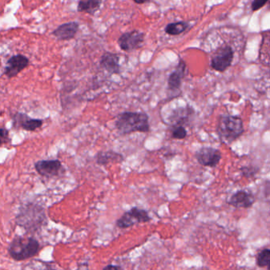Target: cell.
<instances>
[{
  "instance_id": "1",
  "label": "cell",
  "mask_w": 270,
  "mask_h": 270,
  "mask_svg": "<svg viewBox=\"0 0 270 270\" xmlns=\"http://www.w3.org/2000/svg\"><path fill=\"white\" fill-rule=\"evenodd\" d=\"M115 128L121 135L150 131L149 116L144 112H124L116 116Z\"/></svg>"
},
{
  "instance_id": "2",
  "label": "cell",
  "mask_w": 270,
  "mask_h": 270,
  "mask_svg": "<svg viewBox=\"0 0 270 270\" xmlns=\"http://www.w3.org/2000/svg\"><path fill=\"white\" fill-rule=\"evenodd\" d=\"M46 220L45 209L35 203H28L21 206L18 215L16 216V224L31 233L38 231Z\"/></svg>"
},
{
  "instance_id": "3",
  "label": "cell",
  "mask_w": 270,
  "mask_h": 270,
  "mask_svg": "<svg viewBox=\"0 0 270 270\" xmlns=\"http://www.w3.org/2000/svg\"><path fill=\"white\" fill-rule=\"evenodd\" d=\"M243 120L238 116L221 115L217 124L216 132L222 142L231 144L244 133Z\"/></svg>"
},
{
  "instance_id": "4",
  "label": "cell",
  "mask_w": 270,
  "mask_h": 270,
  "mask_svg": "<svg viewBox=\"0 0 270 270\" xmlns=\"http://www.w3.org/2000/svg\"><path fill=\"white\" fill-rule=\"evenodd\" d=\"M8 252L12 259L16 261H23L31 259L38 255L40 250L38 241L34 238L18 237L12 240L8 247Z\"/></svg>"
},
{
  "instance_id": "5",
  "label": "cell",
  "mask_w": 270,
  "mask_h": 270,
  "mask_svg": "<svg viewBox=\"0 0 270 270\" xmlns=\"http://www.w3.org/2000/svg\"><path fill=\"white\" fill-rule=\"evenodd\" d=\"M152 218L148 215L146 210L133 207L124 213L121 218L116 221V226L120 228H128L137 224L147 223L150 222Z\"/></svg>"
},
{
  "instance_id": "6",
  "label": "cell",
  "mask_w": 270,
  "mask_h": 270,
  "mask_svg": "<svg viewBox=\"0 0 270 270\" xmlns=\"http://www.w3.org/2000/svg\"><path fill=\"white\" fill-rule=\"evenodd\" d=\"M187 66L183 59H180L175 70L169 75L167 80V91L169 97L174 98L181 94L182 80L185 76Z\"/></svg>"
},
{
  "instance_id": "7",
  "label": "cell",
  "mask_w": 270,
  "mask_h": 270,
  "mask_svg": "<svg viewBox=\"0 0 270 270\" xmlns=\"http://www.w3.org/2000/svg\"><path fill=\"white\" fill-rule=\"evenodd\" d=\"M234 59V51L228 45L218 49L212 57L211 67L218 72H224L231 67Z\"/></svg>"
},
{
  "instance_id": "8",
  "label": "cell",
  "mask_w": 270,
  "mask_h": 270,
  "mask_svg": "<svg viewBox=\"0 0 270 270\" xmlns=\"http://www.w3.org/2000/svg\"><path fill=\"white\" fill-rule=\"evenodd\" d=\"M195 158L202 166L216 168L220 162L222 153L213 147H201L196 152Z\"/></svg>"
},
{
  "instance_id": "9",
  "label": "cell",
  "mask_w": 270,
  "mask_h": 270,
  "mask_svg": "<svg viewBox=\"0 0 270 270\" xmlns=\"http://www.w3.org/2000/svg\"><path fill=\"white\" fill-rule=\"evenodd\" d=\"M145 34L139 30L124 33L119 38V47L124 51H130L140 48L143 45Z\"/></svg>"
},
{
  "instance_id": "10",
  "label": "cell",
  "mask_w": 270,
  "mask_h": 270,
  "mask_svg": "<svg viewBox=\"0 0 270 270\" xmlns=\"http://www.w3.org/2000/svg\"><path fill=\"white\" fill-rule=\"evenodd\" d=\"M30 60L27 57L22 54L13 55L8 59L6 66L4 69V75L9 79H12L22 72L29 66Z\"/></svg>"
},
{
  "instance_id": "11",
  "label": "cell",
  "mask_w": 270,
  "mask_h": 270,
  "mask_svg": "<svg viewBox=\"0 0 270 270\" xmlns=\"http://www.w3.org/2000/svg\"><path fill=\"white\" fill-rule=\"evenodd\" d=\"M34 167L40 176L46 178L58 177L62 170V164L59 160H42L35 163Z\"/></svg>"
},
{
  "instance_id": "12",
  "label": "cell",
  "mask_w": 270,
  "mask_h": 270,
  "mask_svg": "<svg viewBox=\"0 0 270 270\" xmlns=\"http://www.w3.org/2000/svg\"><path fill=\"white\" fill-rule=\"evenodd\" d=\"M13 127L15 129L25 130L26 132H34L42 128L43 120L39 119H32L30 116L22 112H17L13 116Z\"/></svg>"
},
{
  "instance_id": "13",
  "label": "cell",
  "mask_w": 270,
  "mask_h": 270,
  "mask_svg": "<svg viewBox=\"0 0 270 270\" xmlns=\"http://www.w3.org/2000/svg\"><path fill=\"white\" fill-rule=\"evenodd\" d=\"M256 198L251 190H240L235 192V194H232L228 204L233 207L237 208H247L251 207L254 205Z\"/></svg>"
},
{
  "instance_id": "14",
  "label": "cell",
  "mask_w": 270,
  "mask_h": 270,
  "mask_svg": "<svg viewBox=\"0 0 270 270\" xmlns=\"http://www.w3.org/2000/svg\"><path fill=\"white\" fill-rule=\"evenodd\" d=\"M100 67L111 75L120 74V57L114 53L106 52L101 57Z\"/></svg>"
},
{
  "instance_id": "15",
  "label": "cell",
  "mask_w": 270,
  "mask_h": 270,
  "mask_svg": "<svg viewBox=\"0 0 270 270\" xmlns=\"http://www.w3.org/2000/svg\"><path fill=\"white\" fill-rule=\"evenodd\" d=\"M79 28V25L77 22H67L58 26L53 32V35L59 41H69L75 38Z\"/></svg>"
},
{
  "instance_id": "16",
  "label": "cell",
  "mask_w": 270,
  "mask_h": 270,
  "mask_svg": "<svg viewBox=\"0 0 270 270\" xmlns=\"http://www.w3.org/2000/svg\"><path fill=\"white\" fill-rule=\"evenodd\" d=\"M194 113V110L189 107V105L186 106L185 108H179L178 109L174 110V112H172L170 115V125L171 127L174 126H183L188 124L190 118L193 116Z\"/></svg>"
},
{
  "instance_id": "17",
  "label": "cell",
  "mask_w": 270,
  "mask_h": 270,
  "mask_svg": "<svg viewBox=\"0 0 270 270\" xmlns=\"http://www.w3.org/2000/svg\"><path fill=\"white\" fill-rule=\"evenodd\" d=\"M124 157L120 153L114 151L99 152L96 156L97 164L101 166H106L110 162H122Z\"/></svg>"
},
{
  "instance_id": "18",
  "label": "cell",
  "mask_w": 270,
  "mask_h": 270,
  "mask_svg": "<svg viewBox=\"0 0 270 270\" xmlns=\"http://www.w3.org/2000/svg\"><path fill=\"white\" fill-rule=\"evenodd\" d=\"M102 0H87V1H79L78 4V11L86 12L87 14H95L98 11L102 4Z\"/></svg>"
},
{
  "instance_id": "19",
  "label": "cell",
  "mask_w": 270,
  "mask_h": 270,
  "mask_svg": "<svg viewBox=\"0 0 270 270\" xmlns=\"http://www.w3.org/2000/svg\"><path fill=\"white\" fill-rule=\"evenodd\" d=\"M189 26V24L186 22H173L168 24L165 28V32L169 35L178 36L187 30Z\"/></svg>"
},
{
  "instance_id": "20",
  "label": "cell",
  "mask_w": 270,
  "mask_h": 270,
  "mask_svg": "<svg viewBox=\"0 0 270 270\" xmlns=\"http://www.w3.org/2000/svg\"><path fill=\"white\" fill-rule=\"evenodd\" d=\"M270 250L264 249L257 256V266L259 267H267L270 270Z\"/></svg>"
},
{
  "instance_id": "21",
  "label": "cell",
  "mask_w": 270,
  "mask_h": 270,
  "mask_svg": "<svg viewBox=\"0 0 270 270\" xmlns=\"http://www.w3.org/2000/svg\"><path fill=\"white\" fill-rule=\"evenodd\" d=\"M187 137V131L183 126H174L171 128L172 138L182 140Z\"/></svg>"
},
{
  "instance_id": "22",
  "label": "cell",
  "mask_w": 270,
  "mask_h": 270,
  "mask_svg": "<svg viewBox=\"0 0 270 270\" xmlns=\"http://www.w3.org/2000/svg\"><path fill=\"white\" fill-rule=\"evenodd\" d=\"M243 177L247 179H251L255 177L259 172V169L255 166H244L240 169Z\"/></svg>"
},
{
  "instance_id": "23",
  "label": "cell",
  "mask_w": 270,
  "mask_h": 270,
  "mask_svg": "<svg viewBox=\"0 0 270 270\" xmlns=\"http://www.w3.org/2000/svg\"><path fill=\"white\" fill-rule=\"evenodd\" d=\"M10 141L9 131L5 128H0V146Z\"/></svg>"
},
{
  "instance_id": "24",
  "label": "cell",
  "mask_w": 270,
  "mask_h": 270,
  "mask_svg": "<svg viewBox=\"0 0 270 270\" xmlns=\"http://www.w3.org/2000/svg\"><path fill=\"white\" fill-rule=\"evenodd\" d=\"M268 1L269 0H254L251 4L253 11H256L261 8H263L268 2Z\"/></svg>"
},
{
  "instance_id": "25",
  "label": "cell",
  "mask_w": 270,
  "mask_h": 270,
  "mask_svg": "<svg viewBox=\"0 0 270 270\" xmlns=\"http://www.w3.org/2000/svg\"><path fill=\"white\" fill-rule=\"evenodd\" d=\"M103 270H122L119 267L113 266V265H108L107 267H105Z\"/></svg>"
},
{
  "instance_id": "26",
  "label": "cell",
  "mask_w": 270,
  "mask_h": 270,
  "mask_svg": "<svg viewBox=\"0 0 270 270\" xmlns=\"http://www.w3.org/2000/svg\"><path fill=\"white\" fill-rule=\"evenodd\" d=\"M136 3L139 4V5H140V4H144V3H147V2H150L151 0H133Z\"/></svg>"
},
{
  "instance_id": "27",
  "label": "cell",
  "mask_w": 270,
  "mask_h": 270,
  "mask_svg": "<svg viewBox=\"0 0 270 270\" xmlns=\"http://www.w3.org/2000/svg\"><path fill=\"white\" fill-rule=\"evenodd\" d=\"M54 270V269H52V268H49V269H47V270Z\"/></svg>"
},
{
  "instance_id": "28",
  "label": "cell",
  "mask_w": 270,
  "mask_h": 270,
  "mask_svg": "<svg viewBox=\"0 0 270 270\" xmlns=\"http://www.w3.org/2000/svg\"><path fill=\"white\" fill-rule=\"evenodd\" d=\"M0 67H1V60H0Z\"/></svg>"
}]
</instances>
